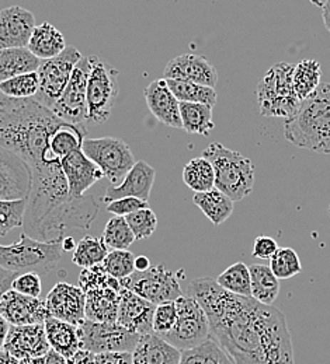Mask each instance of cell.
<instances>
[{"mask_svg": "<svg viewBox=\"0 0 330 364\" xmlns=\"http://www.w3.org/2000/svg\"><path fill=\"white\" fill-rule=\"evenodd\" d=\"M187 294L205 311L210 336L234 364H295L287 319L274 306L234 294L211 277L191 280Z\"/></svg>", "mask_w": 330, "mask_h": 364, "instance_id": "1", "label": "cell"}, {"mask_svg": "<svg viewBox=\"0 0 330 364\" xmlns=\"http://www.w3.org/2000/svg\"><path fill=\"white\" fill-rule=\"evenodd\" d=\"M26 203L24 232L40 241L62 240L66 230H88L95 222L98 203L92 195L72 196L61 163L31 170Z\"/></svg>", "mask_w": 330, "mask_h": 364, "instance_id": "2", "label": "cell"}, {"mask_svg": "<svg viewBox=\"0 0 330 364\" xmlns=\"http://www.w3.org/2000/svg\"><path fill=\"white\" fill-rule=\"evenodd\" d=\"M59 119L34 98H11L0 92V147L21 157L30 171L61 163L51 150Z\"/></svg>", "mask_w": 330, "mask_h": 364, "instance_id": "3", "label": "cell"}, {"mask_svg": "<svg viewBox=\"0 0 330 364\" xmlns=\"http://www.w3.org/2000/svg\"><path fill=\"white\" fill-rule=\"evenodd\" d=\"M284 136L299 149L330 154V83L301 101L295 115L284 121Z\"/></svg>", "mask_w": 330, "mask_h": 364, "instance_id": "4", "label": "cell"}, {"mask_svg": "<svg viewBox=\"0 0 330 364\" xmlns=\"http://www.w3.org/2000/svg\"><path fill=\"white\" fill-rule=\"evenodd\" d=\"M214 167L215 188L239 202L253 192L254 166L249 157L225 147L222 143H211L201 154Z\"/></svg>", "mask_w": 330, "mask_h": 364, "instance_id": "5", "label": "cell"}, {"mask_svg": "<svg viewBox=\"0 0 330 364\" xmlns=\"http://www.w3.org/2000/svg\"><path fill=\"white\" fill-rule=\"evenodd\" d=\"M62 240L40 241L23 232L10 245H0V267L13 272H51L62 258Z\"/></svg>", "mask_w": 330, "mask_h": 364, "instance_id": "6", "label": "cell"}, {"mask_svg": "<svg viewBox=\"0 0 330 364\" xmlns=\"http://www.w3.org/2000/svg\"><path fill=\"white\" fill-rule=\"evenodd\" d=\"M294 65L280 62L269 69L257 85V104L260 114L270 118L289 119L299 108L298 98L292 85Z\"/></svg>", "mask_w": 330, "mask_h": 364, "instance_id": "7", "label": "cell"}, {"mask_svg": "<svg viewBox=\"0 0 330 364\" xmlns=\"http://www.w3.org/2000/svg\"><path fill=\"white\" fill-rule=\"evenodd\" d=\"M118 77L120 72L115 68L96 55L89 56L86 124L100 125L108 121L120 94Z\"/></svg>", "mask_w": 330, "mask_h": 364, "instance_id": "8", "label": "cell"}, {"mask_svg": "<svg viewBox=\"0 0 330 364\" xmlns=\"http://www.w3.org/2000/svg\"><path fill=\"white\" fill-rule=\"evenodd\" d=\"M182 276L185 277V271L182 269L172 272L165 265H156L149 267L145 271H135L120 282L123 287L158 306L162 303L175 301L183 296L180 287Z\"/></svg>", "mask_w": 330, "mask_h": 364, "instance_id": "9", "label": "cell"}, {"mask_svg": "<svg viewBox=\"0 0 330 364\" xmlns=\"http://www.w3.org/2000/svg\"><path fill=\"white\" fill-rule=\"evenodd\" d=\"M82 151L103 171L111 185H118L135 164V157L130 146L115 137L86 139Z\"/></svg>", "mask_w": 330, "mask_h": 364, "instance_id": "10", "label": "cell"}, {"mask_svg": "<svg viewBox=\"0 0 330 364\" xmlns=\"http://www.w3.org/2000/svg\"><path fill=\"white\" fill-rule=\"evenodd\" d=\"M81 349L92 353L133 352L141 338L117 322H96L85 319L78 326Z\"/></svg>", "mask_w": 330, "mask_h": 364, "instance_id": "11", "label": "cell"}, {"mask_svg": "<svg viewBox=\"0 0 330 364\" xmlns=\"http://www.w3.org/2000/svg\"><path fill=\"white\" fill-rule=\"evenodd\" d=\"M176 303L177 321L170 332L160 336L179 350H187L198 346L210 336V323L205 311L197 300L180 296Z\"/></svg>", "mask_w": 330, "mask_h": 364, "instance_id": "12", "label": "cell"}, {"mask_svg": "<svg viewBox=\"0 0 330 364\" xmlns=\"http://www.w3.org/2000/svg\"><path fill=\"white\" fill-rule=\"evenodd\" d=\"M81 58L82 53L76 48L68 46L58 56L41 60L40 68L37 69L40 87L34 100L51 109L66 89L72 72Z\"/></svg>", "mask_w": 330, "mask_h": 364, "instance_id": "13", "label": "cell"}, {"mask_svg": "<svg viewBox=\"0 0 330 364\" xmlns=\"http://www.w3.org/2000/svg\"><path fill=\"white\" fill-rule=\"evenodd\" d=\"M88 76H89V56H82L72 72V76L66 89L51 108V111L59 119L69 124H75V125L86 124Z\"/></svg>", "mask_w": 330, "mask_h": 364, "instance_id": "14", "label": "cell"}, {"mask_svg": "<svg viewBox=\"0 0 330 364\" xmlns=\"http://www.w3.org/2000/svg\"><path fill=\"white\" fill-rule=\"evenodd\" d=\"M49 317L79 326L86 319V294L79 286L58 282L46 299Z\"/></svg>", "mask_w": 330, "mask_h": 364, "instance_id": "15", "label": "cell"}, {"mask_svg": "<svg viewBox=\"0 0 330 364\" xmlns=\"http://www.w3.org/2000/svg\"><path fill=\"white\" fill-rule=\"evenodd\" d=\"M30 188L31 173L27 163L0 147V200H27Z\"/></svg>", "mask_w": 330, "mask_h": 364, "instance_id": "16", "label": "cell"}, {"mask_svg": "<svg viewBox=\"0 0 330 364\" xmlns=\"http://www.w3.org/2000/svg\"><path fill=\"white\" fill-rule=\"evenodd\" d=\"M3 349L19 360L44 356L51 349L44 323L10 325Z\"/></svg>", "mask_w": 330, "mask_h": 364, "instance_id": "17", "label": "cell"}, {"mask_svg": "<svg viewBox=\"0 0 330 364\" xmlns=\"http://www.w3.org/2000/svg\"><path fill=\"white\" fill-rule=\"evenodd\" d=\"M0 316L10 325L44 323L49 317L46 300L7 290L0 297Z\"/></svg>", "mask_w": 330, "mask_h": 364, "instance_id": "18", "label": "cell"}, {"mask_svg": "<svg viewBox=\"0 0 330 364\" xmlns=\"http://www.w3.org/2000/svg\"><path fill=\"white\" fill-rule=\"evenodd\" d=\"M121 290L123 284L115 277L96 283L86 289V319L96 322H115Z\"/></svg>", "mask_w": 330, "mask_h": 364, "instance_id": "19", "label": "cell"}, {"mask_svg": "<svg viewBox=\"0 0 330 364\" xmlns=\"http://www.w3.org/2000/svg\"><path fill=\"white\" fill-rule=\"evenodd\" d=\"M163 77L187 80L214 89L218 83V73L215 66L204 56L194 53H183L169 60L165 68Z\"/></svg>", "mask_w": 330, "mask_h": 364, "instance_id": "20", "label": "cell"}, {"mask_svg": "<svg viewBox=\"0 0 330 364\" xmlns=\"http://www.w3.org/2000/svg\"><path fill=\"white\" fill-rule=\"evenodd\" d=\"M36 27V16L20 6L0 10V49L24 48Z\"/></svg>", "mask_w": 330, "mask_h": 364, "instance_id": "21", "label": "cell"}, {"mask_svg": "<svg viewBox=\"0 0 330 364\" xmlns=\"http://www.w3.org/2000/svg\"><path fill=\"white\" fill-rule=\"evenodd\" d=\"M61 167L72 196H83L96 182L104 178L103 171L81 150L61 159Z\"/></svg>", "mask_w": 330, "mask_h": 364, "instance_id": "22", "label": "cell"}, {"mask_svg": "<svg viewBox=\"0 0 330 364\" xmlns=\"http://www.w3.org/2000/svg\"><path fill=\"white\" fill-rule=\"evenodd\" d=\"M143 95L149 111L160 124L182 129L180 101L175 97L165 77L153 80L146 86Z\"/></svg>", "mask_w": 330, "mask_h": 364, "instance_id": "23", "label": "cell"}, {"mask_svg": "<svg viewBox=\"0 0 330 364\" xmlns=\"http://www.w3.org/2000/svg\"><path fill=\"white\" fill-rule=\"evenodd\" d=\"M156 304L145 300L123 287L115 322L140 335L152 332V321Z\"/></svg>", "mask_w": 330, "mask_h": 364, "instance_id": "24", "label": "cell"}, {"mask_svg": "<svg viewBox=\"0 0 330 364\" xmlns=\"http://www.w3.org/2000/svg\"><path fill=\"white\" fill-rule=\"evenodd\" d=\"M155 176H156L155 168L149 166L146 161H142V160L135 161V164L123 178V181L118 185H110L107 188L103 202L108 203L111 200L127 198V196L140 198L142 200L149 202L150 191L155 182Z\"/></svg>", "mask_w": 330, "mask_h": 364, "instance_id": "25", "label": "cell"}, {"mask_svg": "<svg viewBox=\"0 0 330 364\" xmlns=\"http://www.w3.org/2000/svg\"><path fill=\"white\" fill-rule=\"evenodd\" d=\"M182 350L156 335L143 333L133 350V364H179Z\"/></svg>", "mask_w": 330, "mask_h": 364, "instance_id": "26", "label": "cell"}, {"mask_svg": "<svg viewBox=\"0 0 330 364\" xmlns=\"http://www.w3.org/2000/svg\"><path fill=\"white\" fill-rule=\"evenodd\" d=\"M44 328L49 348L62 355L65 359H71L81 349V341L76 325L53 317H48L44 321Z\"/></svg>", "mask_w": 330, "mask_h": 364, "instance_id": "27", "label": "cell"}, {"mask_svg": "<svg viewBox=\"0 0 330 364\" xmlns=\"http://www.w3.org/2000/svg\"><path fill=\"white\" fill-rule=\"evenodd\" d=\"M192 202L215 228L224 225L234 212V200L217 188L194 193Z\"/></svg>", "mask_w": 330, "mask_h": 364, "instance_id": "28", "label": "cell"}, {"mask_svg": "<svg viewBox=\"0 0 330 364\" xmlns=\"http://www.w3.org/2000/svg\"><path fill=\"white\" fill-rule=\"evenodd\" d=\"M41 59L27 46L0 49V82L30 72H37Z\"/></svg>", "mask_w": 330, "mask_h": 364, "instance_id": "29", "label": "cell"}, {"mask_svg": "<svg viewBox=\"0 0 330 364\" xmlns=\"http://www.w3.org/2000/svg\"><path fill=\"white\" fill-rule=\"evenodd\" d=\"M27 48L41 60L58 56L65 50L66 43L63 34L53 27L51 23L44 21L40 26H36L30 37Z\"/></svg>", "mask_w": 330, "mask_h": 364, "instance_id": "30", "label": "cell"}, {"mask_svg": "<svg viewBox=\"0 0 330 364\" xmlns=\"http://www.w3.org/2000/svg\"><path fill=\"white\" fill-rule=\"evenodd\" d=\"M249 271L252 299L262 304L273 306L280 294V280L266 265H250Z\"/></svg>", "mask_w": 330, "mask_h": 364, "instance_id": "31", "label": "cell"}, {"mask_svg": "<svg viewBox=\"0 0 330 364\" xmlns=\"http://www.w3.org/2000/svg\"><path fill=\"white\" fill-rule=\"evenodd\" d=\"M182 129L192 135L208 136L215 128L212 119V108L200 102L180 101Z\"/></svg>", "mask_w": 330, "mask_h": 364, "instance_id": "32", "label": "cell"}, {"mask_svg": "<svg viewBox=\"0 0 330 364\" xmlns=\"http://www.w3.org/2000/svg\"><path fill=\"white\" fill-rule=\"evenodd\" d=\"M85 136L86 129L83 128V125H75L61 121L51 137V150L61 160L72 151L81 150Z\"/></svg>", "mask_w": 330, "mask_h": 364, "instance_id": "33", "label": "cell"}, {"mask_svg": "<svg viewBox=\"0 0 330 364\" xmlns=\"http://www.w3.org/2000/svg\"><path fill=\"white\" fill-rule=\"evenodd\" d=\"M321 65L315 59H304L294 65L292 85L301 101L318 89V86L321 85Z\"/></svg>", "mask_w": 330, "mask_h": 364, "instance_id": "34", "label": "cell"}, {"mask_svg": "<svg viewBox=\"0 0 330 364\" xmlns=\"http://www.w3.org/2000/svg\"><path fill=\"white\" fill-rule=\"evenodd\" d=\"M108 251L110 248L105 245L101 237L86 235L76 244L75 250L72 251V262L82 269L92 268L104 261Z\"/></svg>", "mask_w": 330, "mask_h": 364, "instance_id": "35", "label": "cell"}, {"mask_svg": "<svg viewBox=\"0 0 330 364\" xmlns=\"http://www.w3.org/2000/svg\"><path fill=\"white\" fill-rule=\"evenodd\" d=\"M183 181L195 193L215 188V173L212 164L202 156L190 160L183 168Z\"/></svg>", "mask_w": 330, "mask_h": 364, "instance_id": "36", "label": "cell"}, {"mask_svg": "<svg viewBox=\"0 0 330 364\" xmlns=\"http://www.w3.org/2000/svg\"><path fill=\"white\" fill-rule=\"evenodd\" d=\"M166 82L179 101L200 102L211 108H214L217 104L218 94L214 87L197 85L187 80H179V79H166Z\"/></svg>", "mask_w": 330, "mask_h": 364, "instance_id": "37", "label": "cell"}, {"mask_svg": "<svg viewBox=\"0 0 330 364\" xmlns=\"http://www.w3.org/2000/svg\"><path fill=\"white\" fill-rule=\"evenodd\" d=\"M179 364H234L218 342L208 336L198 346L182 352Z\"/></svg>", "mask_w": 330, "mask_h": 364, "instance_id": "38", "label": "cell"}, {"mask_svg": "<svg viewBox=\"0 0 330 364\" xmlns=\"http://www.w3.org/2000/svg\"><path fill=\"white\" fill-rule=\"evenodd\" d=\"M215 280L221 287L234 294L252 297L250 271L249 267L243 262H236L234 265L228 267Z\"/></svg>", "mask_w": 330, "mask_h": 364, "instance_id": "39", "label": "cell"}, {"mask_svg": "<svg viewBox=\"0 0 330 364\" xmlns=\"http://www.w3.org/2000/svg\"><path fill=\"white\" fill-rule=\"evenodd\" d=\"M101 238L110 250H128L135 241L133 230L123 216H113L107 222Z\"/></svg>", "mask_w": 330, "mask_h": 364, "instance_id": "40", "label": "cell"}, {"mask_svg": "<svg viewBox=\"0 0 330 364\" xmlns=\"http://www.w3.org/2000/svg\"><path fill=\"white\" fill-rule=\"evenodd\" d=\"M270 269L279 280H288L302 272V265L294 248L279 247V250L270 258Z\"/></svg>", "mask_w": 330, "mask_h": 364, "instance_id": "41", "label": "cell"}, {"mask_svg": "<svg viewBox=\"0 0 330 364\" xmlns=\"http://www.w3.org/2000/svg\"><path fill=\"white\" fill-rule=\"evenodd\" d=\"M40 87L37 72L24 73L0 82V92L11 98H34Z\"/></svg>", "mask_w": 330, "mask_h": 364, "instance_id": "42", "label": "cell"}, {"mask_svg": "<svg viewBox=\"0 0 330 364\" xmlns=\"http://www.w3.org/2000/svg\"><path fill=\"white\" fill-rule=\"evenodd\" d=\"M101 267L113 277L121 280L135 272V255L128 250H110Z\"/></svg>", "mask_w": 330, "mask_h": 364, "instance_id": "43", "label": "cell"}, {"mask_svg": "<svg viewBox=\"0 0 330 364\" xmlns=\"http://www.w3.org/2000/svg\"><path fill=\"white\" fill-rule=\"evenodd\" d=\"M26 203V199L0 200V237L23 226Z\"/></svg>", "mask_w": 330, "mask_h": 364, "instance_id": "44", "label": "cell"}, {"mask_svg": "<svg viewBox=\"0 0 330 364\" xmlns=\"http://www.w3.org/2000/svg\"><path fill=\"white\" fill-rule=\"evenodd\" d=\"M128 226L133 230L135 240L149 238L158 228V218L150 208L140 209L125 216Z\"/></svg>", "mask_w": 330, "mask_h": 364, "instance_id": "45", "label": "cell"}, {"mask_svg": "<svg viewBox=\"0 0 330 364\" xmlns=\"http://www.w3.org/2000/svg\"><path fill=\"white\" fill-rule=\"evenodd\" d=\"M177 321V310L175 301H167L158 304L153 313V321H152V331L163 336L167 332H170Z\"/></svg>", "mask_w": 330, "mask_h": 364, "instance_id": "46", "label": "cell"}, {"mask_svg": "<svg viewBox=\"0 0 330 364\" xmlns=\"http://www.w3.org/2000/svg\"><path fill=\"white\" fill-rule=\"evenodd\" d=\"M11 289L26 296L40 297L43 290V282L37 272L19 273L11 283Z\"/></svg>", "mask_w": 330, "mask_h": 364, "instance_id": "47", "label": "cell"}, {"mask_svg": "<svg viewBox=\"0 0 330 364\" xmlns=\"http://www.w3.org/2000/svg\"><path fill=\"white\" fill-rule=\"evenodd\" d=\"M145 208H149L146 200H142L140 198H133V196L111 200L105 206L108 213H113L114 216H123V218Z\"/></svg>", "mask_w": 330, "mask_h": 364, "instance_id": "48", "label": "cell"}, {"mask_svg": "<svg viewBox=\"0 0 330 364\" xmlns=\"http://www.w3.org/2000/svg\"><path fill=\"white\" fill-rule=\"evenodd\" d=\"M277 250H279V244L273 237L259 235L254 240L252 255L259 259H270Z\"/></svg>", "mask_w": 330, "mask_h": 364, "instance_id": "49", "label": "cell"}, {"mask_svg": "<svg viewBox=\"0 0 330 364\" xmlns=\"http://www.w3.org/2000/svg\"><path fill=\"white\" fill-rule=\"evenodd\" d=\"M95 364H133V352H103L95 355Z\"/></svg>", "mask_w": 330, "mask_h": 364, "instance_id": "50", "label": "cell"}, {"mask_svg": "<svg viewBox=\"0 0 330 364\" xmlns=\"http://www.w3.org/2000/svg\"><path fill=\"white\" fill-rule=\"evenodd\" d=\"M19 273L13 272V271H9V269H4L0 267V297L11 289V283L13 280L16 279Z\"/></svg>", "mask_w": 330, "mask_h": 364, "instance_id": "51", "label": "cell"}, {"mask_svg": "<svg viewBox=\"0 0 330 364\" xmlns=\"http://www.w3.org/2000/svg\"><path fill=\"white\" fill-rule=\"evenodd\" d=\"M68 364H95V353L79 349L71 359H66Z\"/></svg>", "mask_w": 330, "mask_h": 364, "instance_id": "52", "label": "cell"}, {"mask_svg": "<svg viewBox=\"0 0 330 364\" xmlns=\"http://www.w3.org/2000/svg\"><path fill=\"white\" fill-rule=\"evenodd\" d=\"M46 358H47V364H68V360L53 349L48 350Z\"/></svg>", "mask_w": 330, "mask_h": 364, "instance_id": "53", "label": "cell"}, {"mask_svg": "<svg viewBox=\"0 0 330 364\" xmlns=\"http://www.w3.org/2000/svg\"><path fill=\"white\" fill-rule=\"evenodd\" d=\"M322 9V18H324V24L326 27V30L330 33V0H325L324 4L321 6Z\"/></svg>", "mask_w": 330, "mask_h": 364, "instance_id": "54", "label": "cell"}, {"mask_svg": "<svg viewBox=\"0 0 330 364\" xmlns=\"http://www.w3.org/2000/svg\"><path fill=\"white\" fill-rule=\"evenodd\" d=\"M9 328H10V323L0 316V350L3 349V345H4L6 336H7Z\"/></svg>", "mask_w": 330, "mask_h": 364, "instance_id": "55", "label": "cell"}, {"mask_svg": "<svg viewBox=\"0 0 330 364\" xmlns=\"http://www.w3.org/2000/svg\"><path fill=\"white\" fill-rule=\"evenodd\" d=\"M0 364H20V360L7 353L4 349L0 350Z\"/></svg>", "mask_w": 330, "mask_h": 364, "instance_id": "56", "label": "cell"}, {"mask_svg": "<svg viewBox=\"0 0 330 364\" xmlns=\"http://www.w3.org/2000/svg\"><path fill=\"white\" fill-rule=\"evenodd\" d=\"M76 244H78V242L75 241L73 237H71V235L63 237V238H62V250H63V252H65V251H73L75 247H76Z\"/></svg>", "mask_w": 330, "mask_h": 364, "instance_id": "57", "label": "cell"}, {"mask_svg": "<svg viewBox=\"0 0 330 364\" xmlns=\"http://www.w3.org/2000/svg\"><path fill=\"white\" fill-rule=\"evenodd\" d=\"M150 267V262H149V259L146 258V257H135V269L137 271H145V269H148Z\"/></svg>", "mask_w": 330, "mask_h": 364, "instance_id": "58", "label": "cell"}, {"mask_svg": "<svg viewBox=\"0 0 330 364\" xmlns=\"http://www.w3.org/2000/svg\"><path fill=\"white\" fill-rule=\"evenodd\" d=\"M47 355V353H46ZM44 356H36V358H29L20 360V364H47V358Z\"/></svg>", "mask_w": 330, "mask_h": 364, "instance_id": "59", "label": "cell"}, {"mask_svg": "<svg viewBox=\"0 0 330 364\" xmlns=\"http://www.w3.org/2000/svg\"><path fill=\"white\" fill-rule=\"evenodd\" d=\"M311 1H312L315 6H319V7H321V6L324 4V1H325V0H311Z\"/></svg>", "mask_w": 330, "mask_h": 364, "instance_id": "60", "label": "cell"}]
</instances>
